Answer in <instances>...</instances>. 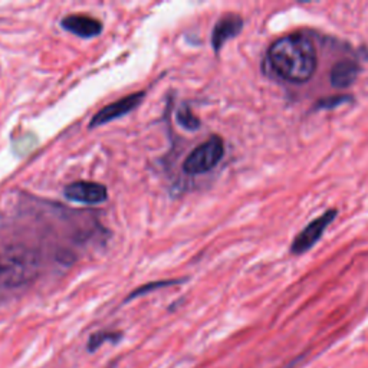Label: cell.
<instances>
[{
	"label": "cell",
	"instance_id": "cell-1",
	"mask_svg": "<svg viewBox=\"0 0 368 368\" xmlns=\"http://www.w3.org/2000/svg\"><path fill=\"white\" fill-rule=\"evenodd\" d=\"M268 60L280 78L294 83L309 81L318 65L317 49L313 41L301 34L276 39L268 50Z\"/></svg>",
	"mask_w": 368,
	"mask_h": 368
},
{
	"label": "cell",
	"instance_id": "cell-2",
	"mask_svg": "<svg viewBox=\"0 0 368 368\" xmlns=\"http://www.w3.org/2000/svg\"><path fill=\"white\" fill-rule=\"evenodd\" d=\"M41 264L39 250L29 245L20 242L0 245V292L32 284L39 276Z\"/></svg>",
	"mask_w": 368,
	"mask_h": 368
},
{
	"label": "cell",
	"instance_id": "cell-3",
	"mask_svg": "<svg viewBox=\"0 0 368 368\" xmlns=\"http://www.w3.org/2000/svg\"><path fill=\"white\" fill-rule=\"evenodd\" d=\"M224 156V143L219 135L210 137L203 144L197 146L184 160L183 172L190 176L209 173Z\"/></svg>",
	"mask_w": 368,
	"mask_h": 368
},
{
	"label": "cell",
	"instance_id": "cell-4",
	"mask_svg": "<svg viewBox=\"0 0 368 368\" xmlns=\"http://www.w3.org/2000/svg\"><path fill=\"white\" fill-rule=\"evenodd\" d=\"M338 212L334 209L327 210L324 214L317 217L314 222L305 226V229L294 239V243L291 246V252L294 254H304L311 247H314L317 242L324 235L325 229L335 220Z\"/></svg>",
	"mask_w": 368,
	"mask_h": 368
},
{
	"label": "cell",
	"instance_id": "cell-5",
	"mask_svg": "<svg viewBox=\"0 0 368 368\" xmlns=\"http://www.w3.org/2000/svg\"><path fill=\"white\" fill-rule=\"evenodd\" d=\"M144 98H146V93L138 91V93L130 94V95H127V97H124L116 102L104 107L93 117V120L90 123V128L94 130V128L101 127L104 124H108L111 121H116L121 117H125L127 114H130L132 109H135L141 102H143Z\"/></svg>",
	"mask_w": 368,
	"mask_h": 368
},
{
	"label": "cell",
	"instance_id": "cell-6",
	"mask_svg": "<svg viewBox=\"0 0 368 368\" xmlns=\"http://www.w3.org/2000/svg\"><path fill=\"white\" fill-rule=\"evenodd\" d=\"M64 196L81 205H101L108 199V190L101 183L75 182L64 189Z\"/></svg>",
	"mask_w": 368,
	"mask_h": 368
},
{
	"label": "cell",
	"instance_id": "cell-7",
	"mask_svg": "<svg viewBox=\"0 0 368 368\" xmlns=\"http://www.w3.org/2000/svg\"><path fill=\"white\" fill-rule=\"evenodd\" d=\"M243 29V19L239 15L229 13L217 20L212 32V48L216 53L222 50L224 43L236 38Z\"/></svg>",
	"mask_w": 368,
	"mask_h": 368
},
{
	"label": "cell",
	"instance_id": "cell-8",
	"mask_svg": "<svg viewBox=\"0 0 368 368\" xmlns=\"http://www.w3.org/2000/svg\"><path fill=\"white\" fill-rule=\"evenodd\" d=\"M61 26L65 31L83 39L97 38L104 29L100 20L87 15H69L61 20Z\"/></svg>",
	"mask_w": 368,
	"mask_h": 368
},
{
	"label": "cell",
	"instance_id": "cell-9",
	"mask_svg": "<svg viewBox=\"0 0 368 368\" xmlns=\"http://www.w3.org/2000/svg\"><path fill=\"white\" fill-rule=\"evenodd\" d=\"M360 75V67L354 61H339L335 64L329 74L332 87L338 90L350 88Z\"/></svg>",
	"mask_w": 368,
	"mask_h": 368
},
{
	"label": "cell",
	"instance_id": "cell-10",
	"mask_svg": "<svg viewBox=\"0 0 368 368\" xmlns=\"http://www.w3.org/2000/svg\"><path fill=\"white\" fill-rule=\"evenodd\" d=\"M187 280V278H183V279H164V280H157V282H150V284H146L143 287H138L135 291H132L125 302H130L135 298H139V297H144V295H149L150 292H154V291H158V289H163V288H168V287H175V285H180V284H184V282Z\"/></svg>",
	"mask_w": 368,
	"mask_h": 368
},
{
	"label": "cell",
	"instance_id": "cell-11",
	"mask_svg": "<svg viewBox=\"0 0 368 368\" xmlns=\"http://www.w3.org/2000/svg\"><path fill=\"white\" fill-rule=\"evenodd\" d=\"M121 338H123V332L120 331H98L90 336L87 347L90 353H94L98 348H101L105 343L117 344L118 341H121Z\"/></svg>",
	"mask_w": 368,
	"mask_h": 368
},
{
	"label": "cell",
	"instance_id": "cell-12",
	"mask_svg": "<svg viewBox=\"0 0 368 368\" xmlns=\"http://www.w3.org/2000/svg\"><path fill=\"white\" fill-rule=\"evenodd\" d=\"M176 118H177L179 125L184 130H189V131H197L202 125V121L193 114V111L190 109V107L187 104H183L179 108Z\"/></svg>",
	"mask_w": 368,
	"mask_h": 368
},
{
	"label": "cell",
	"instance_id": "cell-13",
	"mask_svg": "<svg viewBox=\"0 0 368 368\" xmlns=\"http://www.w3.org/2000/svg\"><path fill=\"white\" fill-rule=\"evenodd\" d=\"M350 101H353V97H350V95H332V97H327V98L317 101L314 109H334V108H336L339 105H344Z\"/></svg>",
	"mask_w": 368,
	"mask_h": 368
}]
</instances>
